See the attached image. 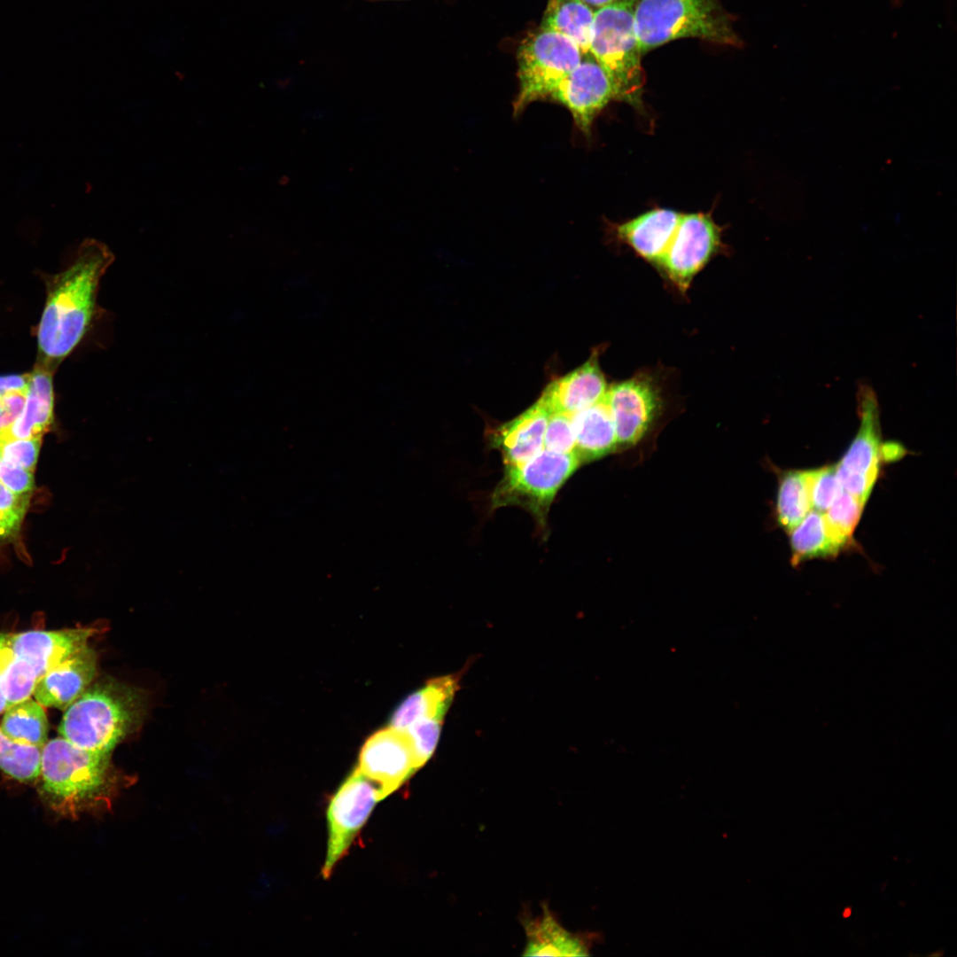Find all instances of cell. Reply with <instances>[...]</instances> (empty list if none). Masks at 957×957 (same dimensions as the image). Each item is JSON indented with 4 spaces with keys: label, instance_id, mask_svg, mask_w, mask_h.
I'll return each mask as SVG.
<instances>
[{
    "label": "cell",
    "instance_id": "6da1fadb",
    "mask_svg": "<svg viewBox=\"0 0 957 957\" xmlns=\"http://www.w3.org/2000/svg\"><path fill=\"white\" fill-rule=\"evenodd\" d=\"M113 260L104 243L87 238L71 263L51 278L37 331L39 362L55 370L82 339L100 312L99 283Z\"/></svg>",
    "mask_w": 957,
    "mask_h": 957
},
{
    "label": "cell",
    "instance_id": "7a4b0ae2",
    "mask_svg": "<svg viewBox=\"0 0 957 957\" xmlns=\"http://www.w3.org/2000/svg\"><path fill=\"white\" fill-rule=\"evenodd\" d=\"M110 754L79 748L60 735L48 740L40 759L43 801L68 817L111 808L128 779L115 769Z\"/></svg>",
    "mask_w": 957,
    "mask_h": 957
},
{
    "label": "cell",
    "instance_id": "3957f363",
    "mask_svg": "<svg viewBox=\"0 0 957 957\" xmlns=\"http://www.w3.org/2000/svg\"><path fill=\"white\" fill-rule=\"evenodd\" d=\"M142 690L115 680L89 686L66 710L58 734L79 748L111 753L142 722Z\"/></svg>",
    "mask_w": 957,
    "mask_h": 957
},
{
    "label": "cell",
    "instance_id": "277c9868",
    "mask_svg": "<svg viewBox=\"0 0 957 957\" xmlns=\"http://www.w3.org/2000/svg\"><path fill=\"white\" fill-rule=\"evenodd\" d=\"M634 19L642 55L683 38L724 46L742 45L731 16L719 0H637Z\"/></svg>",
    "mask_w": 957,
    "mask_h": 957
},
{
    "label": "cell",
    "instance_id": "5b68a950",
    "mask_svg": "<svg viewBox=\"0 0 957 957\" xmlns=\"http://www.w3.org/2000/svg\"><path fill=\"white\" fill-rule=\"evenodd\" d=\"M637 0H623L595 9L589 52L611 77L618 100L642 105L644 74L634 31Z\"/></svg>",
    "mask_w": 957,
    "mask_h": 957
},
{
    "label": "cell",
    "instance_id": "8992f818",
    "mask_svg": "<svg viewBox=\"0 0 957 957\" xmlns=\"http://www.w3.org/2000/svg\"><path fill=\"white\" fill-rule=\"evenodd\" d=\"M580 464L575 453L543 448L523 463L505 466L492 495V508L518 505L543 522L557 491Z\"/></svg>",
    "mask_w": 957,
    "mask_h": 957
},
{
    "label": "cell",
    "instance_id": "52a82bcc",
    "mask_svg": "<svg viewBox=\"0 0 957 957\" xmlns=\"http://www.w3.org/2000/svg\"><path fill=\"white\" fill-rule=\"evenodd\" d=\"M580 48L564 35L539 28L517 51L518 93L513 104L519 114L530 104L548 99L555 86L582 60Z\"/></svg>",
    "mask_w": 957,
    "mask_h": 957
},
{
    "label": "cell",
    "instance_id": "ba28073f",
    "mask_svg": "<svg viewBox=\"0 0 957 957\" xmlns=\"http://www.w3.org/2000/svg\"><path fill=\"white\" fill-rule=\"evenodd\" d=\"M384 799L379 787L357 768L331 797L326 813L327 852L322 875L328 879L347 853L377 802Z\"/></svg>",
    "mask_w": 957,
    "mask_h": 957
},
{
    "label": "cell",
    "instance_id": "9c48e42d",
    "mask_svg": "<svg viewBox=\"0 0 957 957\" xmlns=\"http://www.w3.org/2000/svg\"><path fill=\"white\" fill-rule=\"evenodd\" d=\"M860 424L839 463L836 477L843 489L865 505L876 480L881 455L879 409L875 393L862 386L858 393Z\"/></svg>",
    "mask_w": 957,
    "mask_h": 957
},
{
    "label": "cell",
    "instance_id": "30bf717a",
    "mask_svg": "<svg viewBox=\"0 0 957 957\" xmlns=\"http://www.w3.org/2000/svg\"><path fill=\"white\" fill-rule=\"evenodd\" d=\"M548 99L564 106L575 125L589 136L597 115L618 93L609 74L591 56L567 74L552 89Z\"/></svg>",
    "mask_w": 957,
    "mask_h": 957
},
{
    "label": "cell",
    "instance_id": "8fae6325",
    "mask_svg": "<svg viewBox=\"0 0 957 957\" xmlns=\"http://www.w3.org/2000/svg\"><path fill=\"white\" fill-rule=\"evenodd\" d=\"M720 240V228L709 214H681L672 241L658 265L681 288L716 252Z\"/></svg>",
    "mask_w": 957,
    "mask_h": 957
},
{
    "label": "cell",
    "instance_id": "7c38bea8",
    "mask_svg": "<svg viewBox=\"0 0 957 957\" xmlns=\"http://www.w3.org/2000/svg\"><path fill=\"white\" fill-rule=\"evenodd\" d=\"M356 768L379 787L384 798L419 769L407 732L392 727L367 739Z\"/></svg>",
    "mask_w": 957,
    "mask_h": 957
},
{
    "label": "cell",
    "instance_id": "4fadbf2b",
    "mask_svg": "<svg viewBox=\"0 0 957 957\" xmlns=\"http://www.w3.org/2000/svg\"><path fill=\"white\" fill-rule=\"evenodd\" d=\"M611 414L619 445L637 443L647 432L659 408L653 385L642 377L611 385L604 396Z\"/></svg>",
    "mask_w": 957,
    "mask_h": 957
},
{
    "label": "cell",
    "instance_id": "5bb4252c",
    "mask_svg": "<svg viewBox=\"0 0 957 957\" xmlns=\"http://www.w3.org/2000/svg\"><path fill=\"white\" fill-rule=\"evenodd\" d=\"M98 629L79 627L58 631L31 630L10 634L16 657L27 661L38 680L49 670L77 653L87 645Z\"/></svg>",
    "mask_w": 957,
    "mask_h": 957
},
{
    "label": "cell",
    "instance_id": "9a60e30c",
    "mask_svg": "<svg viewBox=\"0 0 957 957\" xmlns=\"http://www.w3.org/2000/svg\"><path fill=\"white\" fill-rule=\"evenodd\" d=\"M96 673L97 654L87 645L43 674L33 696L43 706L66 710L90 686Z\"/></svg>",
    "mask_w": 957,
    "mask_h": 957
},
{
    "label": "cell",
    "instance_id": "2e32d148",
    "mask_svg": "<svg viewBox=\"0 0 957 957\" xmlns=\"http://www.w3.org/2000/svg\"><path fill=\"white\" fill-rule=\"evenodd\" d=\"M550 410L540 398L516 418L497 427L492 442L505 466L517 465L541 452Z\"/></svg>",
    "mask_w": 957,
    "mask_h": 957
},
{
    "label": "cell",
    "instance_id": "e0dca14e",
    "mask_svg": "<svg viewBox=\"0 0 957 957\" xmlns=\"http://www.w3.org/2000/svg\"><path fill=\"white\" fill-rule=\"evenodd\" d=\"M607 390L597 360L591 358L580 368L551 382L541 399L550 412L572 415L603 399Z\"/></svg>",
    "mask_w": 957,
    "mask_h": 957
},
{
    "label": "cell",
    "instance_id": "ac0fdd59",
    "mask_svg": "<svg viewBox=\"0 0 957 957\" xmlns=\"http://www.w3.org/2000/svg\"><path fill=\"white\" fill-rule=\"evenodd\" d=\"M54 369L38 362L30 373L25 406L10 427L0 432V439L42 437L53 420L52 374Z\"/></svg>",
    "mask_w": 957,
    "mask_h": 957
},
{
    "label": "cell",
    "instance_id": "d6986e66",
    "mask_svg": "<svg viewBox=\"0 0 957 957\" xmlns=\"http://www.w3.org/2000/svg\"><path fill=\"white\" fill-rule=\"evenodd\" d=\"M682 214L671 209L646 212L617 228L618 236L644 259L659 263Z\"/></svg>",
    "mask_w": 957,
    "mask_h": 957
},
{
    "label": "cell",
    "instance_id": "ffe728a7",
    "mask_svg": "<svg viewBox=\"0 0 957 957\" xmlns=\"http://www.w3.org/2000/svg\"><path fill=\"white\" fill-rule=\"evenodd\" d=\"M572 419L575 454L580 463L603 457L619 445L614 422L604 398L572 414Z\"/></svg>",
    "mask_w": 957,
    "mask_h": 957
},
{
    "label": "cell",
    "instance_id": "44dd1931",
    "mask_svg": "<svg viewBox=\"0 0 957 957\" xmlns=\"http://www.w3.org/2000/svg\"><path fill=\"white\" fill-rule=\"evenodd\" d=\"M457 681L448 675L429 681L401 702L393 713L389 727L403 730L420 719L442 720L458 688Z\"/></svg>",
    "mask_w": 957,
    "mask_h": 957
},
{
    "label": "cell",
    "instance_id": "7402d4cb",
    "mask_svg": "<svg viewBox=\"0 0 957 957\" xmlns=\"http://www.w3.org/2000/svg\"><path fill=\"white\" fill-rule=\"evenodd\" d=\"M527 945L525 956H586L587 943L564 929L553 914L544 908L541 916L525 923Z\"/></svg>",
    "mask_w": 957,
    "mask_h": 957
},
{
    "label": "cell",
    "instance_id": "603a6c76",
    "mask_svg": "<svg viewBox=\"0 0 957 957\" xmlns=\"http://www.w3.org/2000/svg\"><path fill=\"white\" fill-rule=\"evenodd\" d=\"M595 12L583 0H549L540 28L564 35L589 57Z\"/></svg>",
    "mask_w": 957,
    "mask_h": 957
},
{
    "label": "cell",
    "instance_id": "cb8c5ba5",
    "mask_svg": "<svg viewBox=\"0 0 957 957\" xmlns=\"http://www.w3.org/2000/svg\"><path fill=\"white\" fill-rule=\"evenodd\" d=\"M2 730L14 741L43 748L48 741L49 723L43 706L27 698L5 710Z\"/></svg>",
    "mask_w": 957,
    "mask_h": 957
},
{
    "label": "cell",
    "instance_id": "d4e9b609",
    "mask_svg": "<svg viewBox=\"0 0 957 957\" xmlns=\"http://www.w3.org/2000/svg\"><path fill=\"white\" fill-rule=\"evenodd\" d=\"M792 563L836 555L840 549L828 535L822 512L811 510L790 532Z\"/></svg>",
    "mask_w": 957,
    "mask_h": 957
},
{
    "label": "cell",
    "instance_id": "484cf974",
    "mask_svg": "<svg viewBox=\"0 0 957 957\" xmlns=\"http://www.w3.org/2000/svg\"><path fill=\"white\" fill-rule=\"evenodd\" d=\"M811 510L806 471L785 472L780 479L776 500L780 525L790 532Z\"/></svg>",
    "mask_w": 957,
    "mask_h": 957
},
{
    "label": "cell",
    "instance_id": "4316f807",
    "mask_svg": "<svg viewBox=\"0 0 957 957\" xmlns=\"http://www.w3.org/2000/svg\"><path fill=\"white\" fill-rule=\"evenodd\" d=\"M41 748L18 743L0 727V769L23 782L38 779Z\"/></svg>",
    "mask_w": 957,
    "mask_h": 957
},
{
    "label": "cell",
    "instance_id": "83f0119b",
    "mask_svg": "<svg viewBox=\"0 0 957 957\" xmlns=\"http://www.w3.org/2000/svg\"><path fill=\"white\" fill-rule=\"evenodd\" d=\"M863 507L858 499L844 491L823 514L826 532L839 549L850 540Z\"/></svg>",
    "mask_w": 957,
    "mask_h": 957
},
{
    "label": "cell",
    "instance_id": "f1b7e54d",
    "mask_svg": "<svg viewBox=\"0 0 957 957\" xmlns=\"http://www.w3.org/2000/svg\"><path fill=\"white\" fill-rule=\"evenodd\" d=\"M0 676L2 689L9 707L30 698L38 681L34 667L25 659L16 656L6 665Z\"/></svg>",
    "mask_w": 957,
    "mask_h": 957
},
{
    "label": "cell",
    "instance_id": "f546056e",
    "mask_svg": "<svg viewBox=\"0 0 957 957\" xmlns=\"http://www.w3.org/2000/svg\"><path fill=\"white\" fill-rule=\"evenodd\" d=\"M812 510L826 511L844 491L836 477V467L806 471Z\"/></svg>",
    "mask_w": 957,
    "mask_h": 957
},
{
    "label": "cell",
    "instance_id": "4dcf8cb0",
    "mask_svg": "<svg viewBox=\"0 0 957 957\" xmlns=\"http://www.w3.org/2000/svg\"><path fill=\"white\" fill-rule=\"evenodd\" d=\"M441 722L442 720L438 719H420L403 729L410 739L418 768L422 767L434 752L440 738Z\"/></svg>",
    "mask_w": 957,
    "mask_h": 957
},
{
    "label": "cell",
    "instance_id": "1f68e13d",
    "mask_svg": "<svg viewBox=\"0 0 957 957\" xmlns=\"http://www.w3.org/2000/svg\"><path fill=\"white\" fill-rule=\"evenodd\" d=\"M575 446L572 415L551 412L545 430L543 447L556 453L569 454L575 453Z\"/></svg>",
    "mask_w": 957,
    "mask_h": 957
},
{
    "label": "cell",
    "instance_id": "d6a6232c",
    "mask_svg": "<svg viewBox=\"0 0 957 957\" xmlns=\"http://www.w3.org/2000/svg\"><path fill=\"white\" fill-rule=\"evenodd\" d=\"M28 503V494H17L0 482V540L18 532Z\"/></svg>",
    "mask_w": 957,
    "mask_h": 957
},
{
    "label": "cell",
    "instance_id": "836d02e7",
    "mask_svg": "<svg viewBox=\"0 0 957 957\" xmlns=\"http://www.w3.org/2000/svg\"><path fill=\"white\" fill-rule=\"evenodd\" d=\"M42 437L32 439H0V458L34 472Z\"/></svg>",
    "mask_w": 957,
    "mask_h": 957
},
{
    "label": "cell",
    "instance_id": "e575fe53",
    "mask_svg": "<svg viewBox=\"0 0 957 957\" xmlns=\"http://www.w3.org/2000/svg\"><path fill=\"white\" fill-rule=\"evenodd\" d=\"M33 473L0 458V482L17 494H27L33 490Z\"/></svg>",
    "mask_w": 957,
    "mask_h": 957
},
{
    "label": "cell",
    "instance_id": "d590c367",
    "mask_svg": "<svg viewBox=\"0 0 957 957\" xmlns=\"http://www.w3.org/2000/svg\"><path fill=\"white\" fill-rule=\"evenodd\" d=\"M27 391H10L0 394V432L12 425L21 413Z\"/></svg>",
    "mask_w": 957,
    "mask_h": 957
},
{
    "label": "cell",
    "instance_id": "8d00e7d4",
    "mask_svg": "<svg viewBox=\"0 0 957 957\" xmlns=\"http://www.w3.org/2000/svg\"><path fill=\"white\" fill-rule=\"evenodd\" d=\"M30 374L0 377V394L10 391H27Z\"/></svg>",
    "mask_w": 957,
    "mask_h": 957
},
{
    "label": "cell",
    "instance_id": "74e56055",
    "mask_svg": "<svg viewBox=\"0 0 957 957\" xmlns=\"http://www.w3.org/2000/svg\"><path fill=\"white\" fill-rule=\"evenodd\" d=\"M14 657L10 634H0V675Z\"/></svg>",
    "mask_w": 957,
    "mask_h": 957
},
{
    "label": "cell",
    "instance_id": "f35d334b",
    "mask_svg": "<svg viewBox=\"0 0 957 957\" xmlns=\"http://www.w3.org/2000/svg\"><path fill=\"white\" fill-rule=\"evenodd\" d=\"M583 1L585 3H587L588 5H590L591 7H593L594 9H598V8L603 7V6L611 4H614V3H618V2H620V1H623V0H583Z\"/></svg>",
    "mask_w": 957,
    "mask_h": 957
},
{
    "label": "cell",
    "instance_id": "ab89813d",
    "mask_svg": "<svg viewBox=\"0 0 957 957\" xmlns=\"http://www.w3.org/2000/svg\"><path fill=\"white\" fill-rule=\"evenodd\" d=\"M8 707H9V705H8L7 699L5 697L4 690L2 689L1 676H0V714L4 713Z\"/></svg>",
    "mask_w": 957,
    "mask_h": 957
},
{
    "label": "cell",
    "instance_id": "60d3db41",
    "mask_svg": "<svg viewBox=\"0 0 957 957\" xmlns=\"http://www.w3.org/2000/svg\"><path fill=\"white\" fill-rule=\"evenodd\" d=\"M850 914H851V909H850V908H846V909H845V911L844 912V917H847V916H849Z\"/></svg>",
    "mask_w": 957,
    "mask_h": 957
}]
</instances>
